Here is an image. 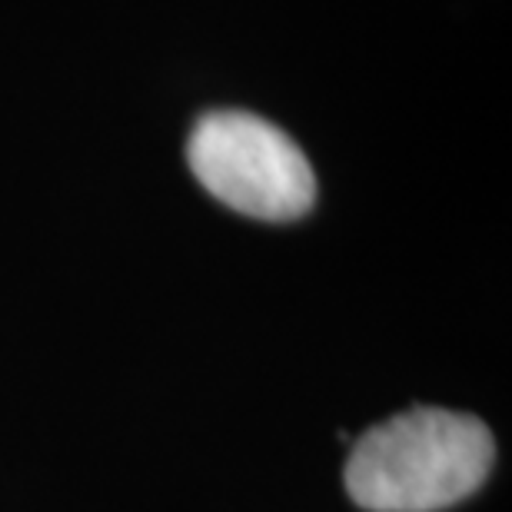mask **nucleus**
<instances>
[{"mask_svg": "<svg viewBox=\"0 0 512 512\" xmlns=\"http://www.w3.org/2000/svg\"><path fill=\"white\" fill-rule=\"evenodd\" d=\"M493 459L483 419L416 406L356 439L343 483L366 512H443L486 483Z\"/></svg>", "mask_w": 512, "mask_h": 512, "instance_id": "f257e3e1", "label": "nucleus"}, {"mask_svg": "<svg viewBox=\"0 0 512 512\" xmlns=\"http://www.w3.org/2000/svg\"><path fill=\"white\" fill-rule=\"evenodd\" d=\"M187 160L200 187L243 217L286 223L316 203L306 153L280 127L247 110L200 117L187 140Z\"/></svg>", "mask_w": 512, "mask_h": 512, "instance_id": "f03ea898", "label": "nucleus"}]
</instances>
